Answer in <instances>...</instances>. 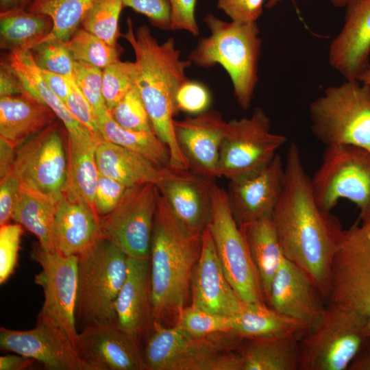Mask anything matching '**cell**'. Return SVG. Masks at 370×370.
<instances>
[{
    "label": "cell",
    "instance_id": "cell-1",
    "mask_svg": "<svg viewBox=\"0 0 370 370\" xmlns=\"http://www.w3.org/2000/svg\"><path fill=\"white\" fill-rule=\"evenodd\" d=\"M271 219L284 257L306 273L327 301L331 267L344 230L317 204L295 143L287 152L283 186Z\"/></svg>",
    "mask_w": 370,
    "mask_h": 370
},
{
    "label": "cell",
    "instance_id": "cell-2",
    "mask_svg": "<svg viewBox=\"0 0 370 370\" xmlns=\"http://www.w3.org/2000/svg\"><path fill=\"white\" fill-rule=\"evenodd\" d=\"M127 31L121 34L132 47L138 69L136 86L149 114L152 128L170 151V167L189 170L178 145L174 129V116L178 112L175 97L180 87L188 79L186 70L190 60L181 59L173 38L160 43L147 25L134 30L131 18Z\"/></svg>",
    "mask_w": 370,
    "mask_h": 370
},
{
    "label": "cell",
    "instance_id": "cell-3",
    "mask_svg": "<svg viewBox=\"0 0 370 370\" xmlns=\"http://www.w3.org/2000/svg\"><path fill=\"white\" fill-rule=\"evenodd\" d=\"M201 246L202 234L184 230L159 192L149 258L153 323H176L186 306Z\"/></svg>",
    "mask_w": 370,
    "mask_h": 370
},
{
    "label": "cell",
    "instance_id": "cell-4",
    "mask_svg": "<svg viewBox=\"0 0 370 370\" xmlns=\"http://www.w3.org/2000/svg\"><path fill=\"white\" fill-rule=\"evenodd\" d=\"M210 35L201 38L188 59L210 68L221 65L229 75L239 106L248 110L257 86L262 40L256 22L225 21L212 13L203 19Z\"/></svg>",
    "mask_w": 370,
    "mask_h": 370
},
{
    "label": "cell",
    "instance_id": "cell-5",
    "mask_svg": "<svg viewBox=\"0 0 370 370\" xmlns=\"http://www.w3.org/2000/svg\"><path fill=\"white\" fill-rule=\"evenodd\" d=\"M144 358L147 370H242L232 332L191 334L180 324L153 323Z\"/></svg>",
    "mask_w": 370,
    "mask_h": 370
},
{
    "label": "cell",
    "instance_id": "cell-6",
    "mask_svg": "<svg viewBox=\"0 0 370 370\" xmlns=\"http://www.w3.org/2000/svg\"><path fill=\"white\" fill-rule=\"evenodd\" d=\"M127 266V255L103 237L78 256L77 324H116V303Z\"/></svg>",
    "mask_w": 370,
    "mask_h": 370
},
{
    "label": "cell",
    "instance_id": "cell-7",
    "mask_svg": "<svg viewBox=\"0 0 370 370\" xmlns=\"http://www.w3.org/2000/svg\"><path fill=\"white\" fill-rule=\"evenodd\" d=\"M310 130L325 147L353 145L370 149V86L345 80L325 88L309 106Z\"/></svg>",
    "mask_w": 370,
    "mask_h": 370
},
{
    "label": "cell",
    "instance_id": "cell-8",
    "mask_svg": "<svg viewBox=\"0 0 370 370\" xmlns=\"http://www.w3.org/2000/svg\"><path fill=\"white\" fill-rule=\"evenodd\" d=\"M327 303L352 313L370 338L369 224L344 230L331 267Z\"/></svg>",
    "mask_w": 370,
    "mask_h": 370
},
{
    "label": "cell",
    "instance_id": "cell-9",
    "mask_svg": "<svg viewBox=\"0 0 370 370\" xmlns=\"http://www.w3.org/2000/svg\"><path fill=\"white\" fill-rule=\"evenodd\" d=\"M270 118L260 108L249 117L232 119L223 140L219 162V177L239 181L265 169L287 138L271 131Z\"/></svg>",
    "mask_w": 370,
    "mask_h": 370
},
{
    "label": "cell",
    "instance_id": "cell-10",
    "mask_svg": "<svg viewBox=\"0 0 370 370\" xmlns=\"http://www.w3.org/2000/svg\"><path fill=\"white\" fill-rule=\"evenodd\" d=\"M367 338L352 313L327 303L319 321L299 341V369H348Z\"/></svg>",
    "mask_w": 370,
    "mask_h": 370
},
{
    "label": "cell",
    "instance_id": "cell-11",
    "mask_svg": "<svg viewBox=\"0 0 370 370\" xmlns=\"http://www.w3.org/2000/svg\"><path fill=\"white\" fill-rule=\"evenodd\" d=\"M208 228L225 276L241 300L264 303L247 243L232 214L226 190L215 181L211 187V213Z\"/></svg>",
    "mask_w": 370,
    "mask_h": 370
},
{
    "label": "cell",
    "instance_id": "cell-12",
    "mask_svg": "<svg viewBox=\"0 0 370 370\" xmlns=\"http://www.w3.org/2000/svg\"><path fill=\"white\" fill-rule=\"evenodd\" d=\"M319 206L330 211L341 199L362 210L370 201V149L353 145L325 147L311 178Z\"/></svg>",
    "mask_w": 370,
    "mask_h": 370
},
{
    "label": "cell",
    "instance_id": "cell-13",
    "mask_svg": "<svg viewBox=\"0 0 370 370\" xmlns=\"http://www.w3.org/2000/svg\"><path fill=\"white\" fill-rule=\"evenodd\" d=\"M31 257L41 267L34 282L44 293V302L36 322L51 325L64 334L76 348L78 332L75 318L77 261V256H65L49 249L38 242Z\"/></svg>",
    "mask_w": 370,
    "mask_h": 370
},
{
    "label": "cell",
    "instance_id": "cell-14",
    "mask_svg": "<svg viewBox=\"0 0 370 370\" xmlns=\"http://www.w3.org/2000/svg\"><path fill=\"white\" fill-rule=\"evenodd\" d=\"M158 195L154 184L128 187L116 207L100 217L102 237L128 258L149 259Z\"/></svg>",
    "mask_w": 370,
    "mask_h": 370
},
{
    "label": "cell",
    "instance_id": "cell-15",
    "mask_svg": "<svg viewBox=\"0 0 370 370\" xmlns=\"http://www.w3.org/2000/svg\"><path fill=\"white\" fill-rule=\"evenodd\" d=\"M14 171L23 184L58 201L67 175V157L60 128L54 123L16 148Z\"/></svg>",
    "mask_w": 370,
    "mask_h": 370
},
{
    "label": "cell",
    "instance_id": "cell-16",
    "mask_svg": "<svg viewBox=\"0 0 370 370\" xmlns=\"http://www.w3.org/2000/svg\"><path fill=\"white\" fill-rule=\"evenodd\" d=\"M139 343L116 324L94 323L78 333L76 349L90 370H144Z\"/></svg>",
    "mask_w": 370,
    "mask_h": 370
},
{
    "label": "cell",
    "instance_id": "cell-17",
    "mask_svg": "<svg viewBox=\"0 0 370 370\" xmlns=\"http://www.w3.org/2000/svg\"><path fill=\"white\" fill-rule=\"evenodd\" d=\"M0 347L32 358L47 370H90L67 337L47 324L36 322L28 330L1 327Z\"/></svg>",
    "mask_w": 370,
    "mask_h": 370
},
{
    "label": "cell",
    "instance_id": "cell-18",
    "mask_svg": "<svg viewBox=\"0 0 370 370\" xmlns=\"http://www.w3.org/2000/svg\"><path fill=\"white\" fill-rule=\"evenodd\" d=\"M180 150L190 171L215 179L219 177L220 149L227 121L217 110H209L193 117L174 120Z\"/></svg>",
    "mask_w": 370,
    "mask_h": 370
},
{
    "label": "cell",
    "instance_id": "cell-19",
    "mask_svg": "<svg viewBox=\"0 0 370 370\" xmlns=\"http://www.w3.org/2000/svg\"><path fill=\"white\" fill-rule=\"evenodd\" d=\"M343 26L331 40L328 63L345 80H357L370 64V0H347Z\"/></svg>",
    "mask_w": 370,
    "mask_h": 370
},
{
    "label": "cell",
    "instance_id": "cell-20",
    "mask_svg": "<svg viewBox=\"0 0 370 370\" xmlns=\"http://www.w3.org/2000/svg\"><path fill=\"white\" fill-rule=\"evenodd\" d=\"M323 299L306 273L284 257L271 283L269 306L299 321L309 330L323 313L326 305Z\"/></svg>",
    "mask_w": 370,
    "mask_h": 370
},
{
    "label": "cell",
    "instance_id": "cell-21",
    "mask_svg": "<svg viewBox=\"0 0 370 370\" xmlns=\"http://www.w3.org/2000/svg\"><path fill=\"white\" fill-rule=\"evenodd\" d=\"M284 166L277 154L262 171L248 178L230 181L226 190L230 208L237 224L271 217L282 191Z\"/></svg>",
    "mask_w": 370,
    "mask_h": 370
},
{
    "label": "cell",
    "instance_id": "cell-22",
    "mask_svg": "<svg viewBox=\"0 0 370 370\" xmlns=\"http://www.w3.org/2000/svg\"><path fill=\"white\" fill-rule=\"evenodd\" d=\"M192 304L206 311L232 317L243 301L230 284L207 227L202 234V246L194 268L190 285Z\"/></svg>",
    "mask_w": 370,
    "mask_h": 370
},
{
    "label": "cell",
    "instance_id": "cell-23",
    "mask_svg": "<svg viewBox=\"0 0 370 370\" xmlns=\"http://www.w3.org/2000/svg\"><path fill=\"white\" fill-rule=\"evenodd\" d=\"M214 181L188 170L156 184L180 224L191 234L201 235L208 225Z\"/></svg>",
    "mask_w": 370,
    "mask_h": 370
},
{
    "label": "cell",
    "instance_id": "cell-24",
    "mask_svg": "<svg viewBox=\"0 0 370 370\" xmlns=\"http://www.w3.org/2000/svg\"><path fill=\"white\" fill-rule=\"evenodd\" d=\"M118 327L140 339L152 328L149 259L128 258L125 280L116 303Z\"/></svg>",
    "mask_w": 370,
    "mask_h": 370
},
{
    "label": "cell",
    "instance_id": "cell-25",
    "mask_svg": "<svg viewBox=\"0 0 370 370\" xmlns=\"http://www.w3.org/2000/svg\"><path fill=\"white\" fill-rule=\"evenodd\" d=\"M101 238L100 217L86 204L62 195L54 219L56 249L65 256H79Z\"/></svg>",
    "mask_w": 370,
    "mask_h": 370
},
{
    "label": "cell",
    "instance_id": "cell-26",
    "mask_svg": "<svg viewBox=\"0 0 370 370\" xmlns=\"http://www.w3.org/2000/svg\"><path fill=\"white\" fill-rule=\"evenodd\" d=\"M96 160L100 173L127 187L156 185L182 172L170 166H159L134 151L103 140L97 146Z\"/></svg>",
    "mask_w": 370,
    "mask_h": 370
},
{
    "label": "cell",
    "instance_id": "cell-27",
    "mask_svg": "<svg viewBox=\"0 0 370 370\" xmlns=\"http://www.w3.org/2000/svg\"><path fill=\"white\" fill-rule=\"evenodd\" d=\"M56 117L50 108L27 93L0 97V136L16 148Z\"/></svg>",
    "mask_w": 370,
    "mask_h": 370
},
{
    "label": "cell",
    "instance_id": "cell-28",
    "mask_svg": "<svg viewBox=\"0 0 370 370\" xmlns=\"http://www.w3.org/2000/svg\"><path fill=\"white\" fill-rule=\"evenodd\" d=\"M67 175L62 195L86 204L97 213L95 197L99 171L96 149L101 140L92 135H67Z\"/></svg>",
    "mask_w": 370,
    "mask_h": 370
},
{
    "label": "cell",
    "instance_id": "cell-29",
    "mask_svg": "<svg viewBox=\"0 0 370 370\" xmlns=\"http://www.w3.org/2000/svg\"><path fill=\"white\" fill-rule=\"evenodd\" d=\"M232 317V332L238 338L284 337L304 335L308 328L298 320L280 313L265 303L242 304Z\"/></svg>",
    "mask_w": 370,
    "mask_h": 370
},
{
    "label": "cell",
    "instance_id": "cell-30",
    "mask_svg": "<svg viewBox=\"0 0 370 370\" xmlns=\"http://www.w3.org/2000/svg\"><path fill=\"white\" fill-rule=\"evenodd\" d=\"M5 58L18 76L26 93L53 110L63 123L67 135H92L74 118L66 105L49 87L33 59L31 50L10 52Z\"/></svg>",
    "mask_w": 370,
    "mask_h": 370
},
{
    "label": "cell",
    "instance_id": "cell-31",
    "mask_svg": "<svg viewBox=\"0 0 370 370\" xmlns=\"http://www.w3.org/2000/svg\"><path fill=\"white\" fill-rule=\"evenodd\" d=\"M245 238L251 258L267 301L273 277L284 256L271 217L239 226Z\"/></svg>",
    "mask_w": 370,
    "mask_h": 370
},
{
    "label": "cell",
    "instance_id": "cell-32",
    "mask_svg": "<svg viewBox=\"0 0 370 370\" xmlns=\"http://www.w3.org/2000/svg\"><path fill=\"white\" fill-rule=\"evenodd\" d=\"M303 336L247 339L238 351L242 370L299 369V343Z\"/></svg>",
    "mask_w": 370,
    "mask_h": 370
},
{
    "label": "cell",
    "instance_id": "cell-33",
    "mask_svg": "<svg viewBox=\"0 0 370 370\" xmlns=\"http://www.w3.org/2000/svg\"><path fill=\"white\" fill-rule=\"evenodd\" d=\"M53 21L44 14L20 8L0 12V46L12 51L31 50L53 29Z\"/></svg>",
    "mask_w": 370,
    "mask_h": 370
},
{
    "label": "cell",
    "instance_id": "cell-34",
    "mask_svg": "<svg viewBox=\"0 0 370 370\" xmlns=\"http://www.w3.org/2000/svg\"><path fill=\"white\" fill-rule=\"evenodd\" d=\"M58 202L22 184L12 220L34 234L44 247L56 249L53 227Z\"/></svg>",
    "mask_w": 370,
    "mask_h": 370
},
{
    "label": "cell",
    "instance_id": "cell-35",
    "mask_svg": "<svg viewBox=\"0 0 370 370\" xmlns=\"http://www.w3.org/2000/svg\"><path fill=\"white\" fill-rule=\"evenodd\" d=\"M97 119L98 130L103 140L134 151L159 166H170L169 149L153 131L125 128L114 120L109 111Z\"/></svg>",
    "mask_w": 370,
    "mask_h": 370
},
{
    "label": "cell",
    "instance_id": "cell-36",
    "mask_svg": "<svg viewBox=\"0 0 370 370\" xmlns=\"http://www.w3.org/2000/svg\"><path fill=\"white\" fill-rule=\"evenodd\" d=\"M98 0H30L27 10L44 14L53 21V29L45 38L69 40L80 27L87 11Z\"/></svg>",
    "mask_w": 370,
    "mask_h": 370
},
{
    "label": "cell",
    "instance_id": "cell-37",
    "mask_svg": "<svg viewBox=\"0 0 370 370\" xmlns=\"http://www.w3.org/2000/svg\"><path fill=\"white\" fill-rule=\"evenodd\" d=\"M74 61L82 62L105 69L120 60L121 46H111L93 34L79 27L65 42Z\"/></svg>",
    "mask_w": 370,
    "mask_h": 370
},
{
    "label": "cell",
    "instance_id": "cell-38",
    "mask_svg": "<svg viewBox=\"0 0 370 370\" xmlns=\"http://www.w3.org/2000/svg\"><path fill=\"white\" fill-rule=\"evenodd\" d=\"M122 0H98L84 16L80 27L97 36L107 44L116 46L121 36L119 21Z\"/></svg>",
    "mask_w": 370,
    "mask_h": 370
},
{
    "label": "cell",
    "instance_id": "cell-39",
    "mask_svg": "<svg viewBox=\"0 0 370 370\" xmlns=\"http://www.w3.org/2000/svg\"><path fill=\"white\" fill-rule=\"evenodd\" d=\"M138 77L136 62L119 60L103 69L102 92L108 111L136 84Z\"/></svg>",
    "mask_w": 370,
    "mask_h": 370
},
{
    "label": "cell",
    "instance_id": "cell-40",
    "mask_svg": "<svg viewBox=\"0 0 370 370\" xmlns=\"http://www.w3.org/2000/svg\"><path fill=\"white\" fill-rule=\"evenodd\" d=\"M31 52L40 69L49 71L65 77H73L74 60L64 41L45 39L34 46Z\"/></svg>",
    "mask_w": 370,
    "mask_h": 370
},
{
    "label": "cell",
    "instance_id": "cell-41",
    "mask_svg": "<svg viewBox=\"0 0 370 370\" xmlns=\"http://www.w3.org/2000/svg\"><path fill=\"white\" fill-rule=\"evenodd\" d=\"M176 323L198 336L232 332L231 317L212 313L192 304L181 311Z\"/></svg>",
    "mask_w": 370,
    "mask_h": 370
},
{
    "label": "cell",
    "instance_id": "cell-42",
    "mask_svg": "<svg viewBox=\"0 0 370 370\" xmlns=\"http://www.w3.org/2000/svg\"><path fill=\"white\" fill-rule=\"evenodd\" d=\"M121 126L136 131H153L143 100L136 85L109 111Z\"/></svg>",
    "mask_w": 370,
    "mask_h": 370
},
{
    "label": "cell",
    "instance_id": "cell-43",
    "mask_svg": "<svg viewBox=\"0 0 370 370\" xmlns=\"http://www.w3.org/2000/svg\"><path fill=\"white\" fill-rule=\"evenodd\" d=\"M103 70L92 64L74 61L73 79L97 118L106 113V107L102 92Z\"/></svg>",
    "mask_w": 370,
    "mask_h": 370
},
{
    "label": "cell",
    "instance_id": "cell-44",
    "mask_svg": "<svg viewBox=\"0 0 370 370\" xmlns=\"http://www.w3.org/2000/svg\"><path fill=\"white\" fill-rule=\"evenodd\" d=\"M22 225L8 223L0 226V284H4L14 271L18 260Z\"/></svg>",
    "mask_w": 370,
    "mask_h": 370
},
{
    "label": "cell",
    "instance_id": "cell-45",
    "mask_svg": "<svg viewBox=\"0 0 370 370\" xmlns=\"http://www.w3.org/2000/svg\"><path fill=\"white\" fill-rule=\"evenodd\" d=\"M211 103L208 89L200 82L189 79L179 88L175 97L177 112L199 114L208 110Z\"/></svg>",
    "mask_w": 370,
    "mask_h": 370
},
{
    "label": "cell",
    "instance_id": "cell-46",
    "mask_svg": "<svg viewBox=\"0 0 370 370\" xmlns=\"http://www.w3.org/2000/svg\"><path fill=\"white\" fill-rule=\"evenodd\" d=\"M70 91L65 105L74 118L85 126L98 140H102L98 130L97 119L94 112L75 84L73 77L68 78Z\"/></svg>",
    "mask_w": 370,
    "mask_h": 370
},
{
    "label": "cell",
    "instance_id": "cell-47",
    "mask_svg": "<svg viewBox=\"0 0 370 370\" xmlns=\"http://www.w3.org/2000/svg\"><path fill=\"white\" fill-rule=\"evenodd\" d=\"M127 186L99 173L95 197V207L100 217L112 212L121 201Z\"/></svg>",
    "mask_w": 370,
    "mask_h": 370
},
{
    "label": "cell",
    "instance_id": "cell-48",
    "mask_svg": "<svg viewBox=\"0 0 370 370\" xmlns=\"http://www.w3.org/2000/svg\"><path fill=\"white\" fill-rule=\"evenodd\" d=\"M130 8L147 17L151 24L161 30H170L171 8L168 0H122Z\"/></svg>",
    "mask_w": 370,
    "mask_h": 370
},
{
    "label": "cell",
    "instance_id": "cell-49",
    "mask_svg": "<svg viewBox=\"0 0 370 370\" xmlns=\"http://www.w3.org/2000/svg\"><path fill=\"white\" fill-rule=\"evenodd\" d=\"M0 180V226H2L12 220L20 199L22 182L13 168Z\"/></svg>",
    "mask_w": 370,
    "mask_h": 370
},
{
    "label": "cell",
    "instance_id": "cell-50",
    "mask_svg": "<svg viewBox=\"0 0 370 370\" xmlns=\"http://www.w3.org/2000/svg\"><path fill=\"white\" fill-rule=\"evenodd\" d=\"M264 0H217V8L232 21L241 23L257 22L263 12Z\"/></svg>",
    "mask_w": 370,
    "mask_h": 370
},
{
    "label": "cell",
    "instance_id": "cell-51",
    "mask_svg": "<svg viewBox=\"0 0 370 370\" xmlns=\"http://www.w3.org/2000/svg\"><path fill=\"white\" fill-rule=\"evenodd\" d=\"M171 8V31L183 30L198 36L199 29L195 18L197 0H168Z\"/></svg>",
    "mask_w": 370,
    "mask_h": 370
},
{
    "label": "cell",
    "instance_id": "cell-52",
    "mask_svg": "<svg viewBox=\"0 0 370 370\" xmlns=\"http://www.w3.org/2000/svg\"><path fill=\"white\" fill-rule=\"evenodd\" d=\"M23 86L5 58L0 64V97L25 94Z\"/></svg>",
    "mask_w": 370,
    "mask_h": 370
},
{
    "label": "cell",
    "instance_id": "cell-53",
    "mask_svg": "<svg viewBox=\"0 0 370 370\" xmlns=\"http://www.w3.org/2000/svg\"><path fill=\"white\" fill-rule=\"evenodd\" d=\"M41 75L51 90L65 104L70 91L69 79L61 75L40 69Z\"/></svg>",
    "mask_w": 370,
    "mask_h": 370
},
{
    "label": "cell",
    "instance_id": "cell-54",
    "mask_svg": "<svg viewBox=\"0 0 370 370\" xmlns=\"http://www.w3.org/2000/svg\"><path fill=\"white\" fill-rule=\"evenodd\" d=\"M16 147L0 136V179L12 169L16 158Z\"/></svg>",
    "mask_w": 370,
    "mask_h": 370
},
{
    "label": "cell",
    "instance_id": "cell-55",
    "mask_svg": "<svg viewBox=\"0 0 370 370\" xmlns=\"http://www.w3.org/2000/svg\"><path fill=\"white\" fill-rule=\"evenodd\" d=\"M34 360L20 354L0 357V370H24L32 367Z\"/></svg>",
    "mask_w": 370,
    "mask_h": 370
},
{
    "label": "cell",
    "instance_id": "cell-56",
    "mask_svg": "<svg viewBox=\"0 0 370 370\" xmlns=\"http://www.w3.org/2000/svg\"><path fill=\"white\" fill-rule=\"evenodd\" d=\"M349 370H370V338H367L348 367Z\"/></svg>",
    "mask_w": 370,
    "mask_h": 370
},
{
    "label": "cell",
    "instance_id": "cell-57",
    "mask_svg": "<svg viewBox=\"0 0 370 370\" xmlns=\"http://www.w3.org/2000/svg\"><path fill=\"white\" fill-rule=\"evenodd\" d=\"M30 0H0V12L14 9L27 8Z\"/></svg>",
    "mask_w": 370,
    "mask_h": 370
},
{
    "label": "cell",
    "instance_id": "cell-58",
    "mask_svg": "<svg viewBox=\"0 0 370 370\" xmlns=\"http://www.w3.org/2000/svg\"><path fill=\"white\" fill-rule=\"evenodd\" d=\"M282 0H268L265 5L267 8H271L278 3ZM331 3L336 8H344L347 3V0H330Z\"/></svg>",
    "mask_w": 370,
    "mask_h": 370
},
{
    "label": "cell",
    "instance_id": "cell-59",
    "mask_svg": "<svg viewBox=\"0 0 370 370\" xmlns=\"http://www.w3.org/2000/svg\"><path fill=\"white\" fill-rule=\"evenodd\" d=\"M362 223L370 225V201L367 205L360 210Z\"/></svg>",
    "mask_w": 370,
    "mask_h": 370
},
{
    "label": "cell",
    "instance_id": "cell-60",
    "mask_svg": "<svg viewBox=\"0 0 370 370\" xmlns=\"http://www.w3.org/2000/svg\"><path fill=\"white\" fill-rule=\"evenodd\" d=\"M358 81L361 83L370 86V64H369L366 70L363 72V73L360 75Z\"/></svg>",
    "mask_w": 370,
    "mask_h": 370
}]
</instances>
